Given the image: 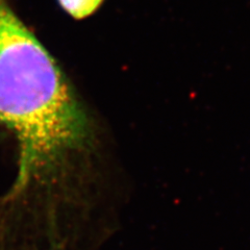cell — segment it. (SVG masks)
<instances>
[{"instance_id":"obj_1","label":"cell","mask_w":250,"mask_h":250,"mask_svg":"<svg viewBox=\"0 0 250 250\" xmlns=\"http://www.w3.org/2000/svg\"><path fill=\"white\" fill-rule=\"evenodd\" d=\"M0 122L19 148L17 175L0 203L5 213L51 189L92 142L88 117L64 73L6 0H0Z\"/></svg>"},{"instance_id":"obj_2","label":"cell","mask_w":250,"mask_h":250,"mask_svg":"<svg viewBox=\"0 0 250 250\" xmlns=\"http://www.w3.org/2000/svg\"><path fill=\"white\" fill-rule=\"evenodd\" d=\"M104 0H59V3L75 19L88 17L95 12Z\"/></svg>"}]
</instances>
